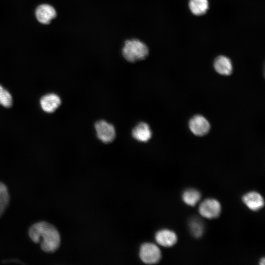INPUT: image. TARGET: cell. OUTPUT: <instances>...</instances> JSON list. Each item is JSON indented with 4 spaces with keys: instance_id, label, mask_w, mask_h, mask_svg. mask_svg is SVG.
I'll list each match as a JSON object with an SVG mask.
<instances>
[{
    "instance_id": "d6986e66",
    "label": "cell",
    "mask_w": 265,
    "mask_h": 265,
    "mask_svg": "<svg viewBox=\"0 0 265 265\" xmlns=\"http://www.w3.org/2000/svg\"><path fill=\"white\" fill-rule=\"evenodd\" d=\"M265 258H263L261 259V260L260 261V265H265Z\"/></svg>"
},
{
    "instance_id": "9a60e30c",
    "label": "cell",
    "mask_w": 265,
    "mask_h": 265,
    "mask_svg": "<svg viewBox=\"0 0 265 265\" xmlns=\"http://www.w3.org/2000/svg\"><path fill=\"white\" fill-rule=\"evenodd\" d=\"M189 227L191 234L196 238L200 237L203 232V225L202 222L194 218L189 223Z\"/></svg>"
},
{
    "instance_id": "7c38bea8",
    "label": "cell",
    "mask_w": 265,
    "mask_h": 265,
    "mask_svg": "<svg viewBox=\"0 0 265 265\" xmlns=\"http://www.w3.org/2000/svg\"><path fill=\"white\" fill-rule=\"evenodd\" d=\"M215 71L219 74L228 76L230 75L233 70V66L230 59L226 56H218L214 62Z\"/></svg>"
},
{
    "instance_id": "8fae6325",
    "label": "cell",
    "mask_w": 265,
    "mask_h": 265,
    "mask_svg": "<svg viewBox=\"0 0 265 265\" xmlns=\"http://www.w3.org/2000/svg\"><path fill=\"white\" fill-rule=\"evenodd\" d=\"M61 99L54 94L44 96L40 100V104L44 111L48 113L54 112L60 105Z\"/></svg>"
},
{
    "instance_id": "52a82bcc",
    "label": "cell",
    "mask_w": 265,
    "mask_h": 265,
    "mask_svg": "<svg viewBox=\"0 0 265 265\" xmlns=\"http://www.w3.org/2000/svg\"><path fill=\"white\" fill-rule=\"evenodd\" d=\"M56 16V12L53 6L48 4L39 5L35 10L37 20L43 24H49Z\"/></svg>"
},
{
    "instance_id": "8992f818",
    "label": "cell",
    "mask_w": 265,
    "mask_h": 265,
    "mask_svg": "<svg viewBox=\"0 0 265 265\" xmlns=\"http://www.w3.org/2000/svg\"><path fill=\"white\" fill-rule=\"evenodd\" d=\"M189 127L194 134L197 136H203L209 132L210 125L209 121L204 116L197 115L193 116L190 120Z\"/></svg>"
},
{
    "instance_id": "ac0fdd59",
    "label": "cell",
    "mask_w": 265,
    "mask_h": 265,
    "mask_svg": "<svg viewBox=\"0 0 265 265\" xmlns=\"http://www.w3.org/2000/svg\"><path fill=\"white\" fill-rule=\"evenodd\" d=\"M6 208V207L0 204V217L3 213V212L5 211Z\"/></svg>"
},
{
    "instance_id": "e0dca14e",
    "label": "cell",
    "mask_w": 265,
    "mask_h": 265,
    "mask_svg": "<svg viewBox=\"0 0 265 265\" xmlns=\"http://www.w3.org/2000/svg\"><path fill=\"white\" fill-rule=\"evenodd\" d=\"M9 199L6 186L0 182V204L7 207L9 202Z\"/></svg>"
},
{
    "instance_id": "4fadbf2b",
    "label": "cell",
    "mask_w": 265,
    "mask_h": 265,
    "mask_svg": "<svg viewBox=\"0 0 265 265\" xmlns=\"http://www.w3.org/2000/svg\"><path fill=\"white\" fill-rule=\"evenodd\" d=\"M189 7L195 15L200 16L206 13L209 8L208 0H190Z\"/></svg>"
},
{
    "instance_id": "9c48e42d",
    "label": "cell",
    "mask_w": 265,
    "mask_h": 265,
    "mask_svg": "<svg viewBox=\"0 0 265 265\" xmlns=\"http://www.w3.org/2000/svg\"><path fill=\"white\" fill-rule=\"evenodd\" d=\"M157 242L161 246L168 247L174 245L177 241L176 234L169 230L163 229L158 231L155 236Z\"/></svg>"
},
{
    "instance_id": "277c9868",
    "label": "cell",
    "mask_w": 265,
    "mask_h": 265,
    "mask_svg": "<svg viewBox=\"0 0 265 265\" xmlns=\"http://www.w3.org/2000/svg\"><path fill=\"white\" fill-rule=\"evenodd\" d=\"M95 129L98 138L105 143L112 142L116 136L114 126L105 120H100L95 124Z\"/></svg>"
},
{
    "instance_id": "6da1fadb",
    "label": "cell",
    "mask_w": 265,
    "mask_h": 265,
    "mask_svg": "<svg viewBox=\"0 0 265 265\" xmlns=\"http://www.w3.org/2000/svg\"><path fill=\"white\" fill-rule=\"evenodd\" d=\"M28 235L32 240L40 243L42 249L46 252L56 251L60 244V237L57 229L47 222H39L29 228Z\"/></svg>"
},
{
    "instance_id": "3957f363",
    "label": "cell",
    "mask_w": 265,
    "mask_h": 265,
    "mask_svg": "<svg viewBox=\"0 0 265 265\" xmlns=\"http://www.w3.org/2000/svg\"><path fill=\"white\" fill-rule=\"evenodd\" d=\"M139 256L143 263L147 264H154L160 260L161 252L156 245L147 242L141 245Z\"/></svg>"
},
{
    "instance_id": "2e32d148",
    "label": "cell",
    "mask_w": 265,
    "mask_h": 265,
    "mask_svg": "<svg viewBox=\"0 0 265 265\" xmlns=\"http://www.w3.org/2000/svg\"><path fill=\"white\" fill-rule=\"evenodd\" d=\"M12 104L11 95L2 86L0 85V105L6 107L11 106Z\"/></svg>"
},
{
    "instance_id": "30bf717a",
    "label": "cell",
    "mask_w": 265,
    "mask_h": 265,
    "mask_svg": "<svg viewBox=\"0 0 265 265\" xmlns=\"http://www.w3.org/2000/svg\"><path fill=\"white\" fill-rule=\"evenodd\" d=\"M132 135L135 139L139 142H146L152 137V131L148 124L140 122L132 130Z\"/></svg>"
},
{
    "instance_id": "5b68a950",
    "label": "cell",
    "mask_w": 265,
    "mask_h": 265,
    "mask_svg": "<svg viewBox=\"0 0 265 265\" xmlns=\"http://www.w3.org/2000/svg\"><path fill=\"white\" fill-rule=\"evenodd\" d=\"M199 212L205 218H215L218 216L221 212V205L216 199H207L199 205Z\"/></svg>"
},
{
    "instance_id": "5bb4252c",
    "label": "cell",
    "mask_w": 265,
    "mask_h": 265,
    "mask_svg": "<svg viewBox=\"0 0 265 265\" xmlns=\"http://www.w3.org/2000/svg\"><path fill=\"white\" fill-rule=\"evenodd\" d=\"M182 198L186 204L190 206H194L200 200L201 194L196 189H189L184 192Z\"/></svg>"
},
{
    "instance_id": "7a4b0ae2",
    "label": "cell",
    "mask_w": 265,
    "mask_h": 265,
    "mask_svg": "<svg viewBox=\"0 0 265 265\" xmlns=\"http://www.w3.org/2000/svg\"><path fill=\"white\" fill-rule=\"evenodd\" d=\"M122 53L126 60L134 62L146 58L149 54V49L143 42L132 39L125 42Z\"/></svg>"
},
{
    "instance_id": "ba28073f",
    "label": "cell",
    "mask_w": 265,
    "mask_h": 265,
    "mask_svg": "<svg viewBox=\"0 0 265 265\" xmlns=\"http://www.w3.org/2000/svg\"><path fill=\"white\" fill-rule=\"evenodd\" d=\"M242 201L251 210L256 211L261 209L264 205V201L262 195L255 191H251L245 194Z\"/></svg>"
}]
</instances>
